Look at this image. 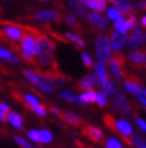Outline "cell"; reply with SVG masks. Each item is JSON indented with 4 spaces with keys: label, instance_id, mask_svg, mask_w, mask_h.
Masks as SVG:
<instances>
[{
    "label": "cell",
    "instance_id": "1",
    "mask_svg": "<svg viewBox=\"0 0 146 148\" xmlns=\"http://www.w3.org/2000/svg\"><path fill=\"white\" fill-rule=\"evenodd\" d=\"M40 35V34H39ZM36 36L35 34L25 33L20 41V54L28 63L35 64V57H36Z\"/></svg>",
    "mask_w": 146,
    "mask_h": 148
},
{
    "label": "cell",
    "instance_id": "2",
    "mask_svg": "<svg viewBox=\"0 0 146 148\" xmlns=\"http://www.w3.org/2000/svg\"><path fill=\"white\" fill-rule=\"evenodd\" d=\"M96 54L99 63H105L110 59V53H112V47L109 39L105 35H99L96 39Z\"/></svg>",
    "mask_w": 146,
    "mask_h": 148
},
{
    "label": "cell",
    "instance_id": "3",
    "mask_svg": "<svg viewBox=\"0 0 146 148\" xmlns=\"http://www.w3.org/2000/svg\"><path fill=\"white\" fill-rule=\"evenodd\" d=\"M23 75L28 78V81H30L34 86L37 87L40 90L45 92V93H53L54 88L50 84H48L45 79H42L37 75V73H35L34 71H31V70H23Z\"/></svg>",
    "mask_w": 146,
    "mask_h": 148
},
{
    "label": "cell",
    "instance_id": "4",
    "mask_svg": "<svg viewBox=\"0 0 146 148\" xmlns=\"http://www.w3.org/2000/svg\"><path fill=\"white\" fill-rule=\"evenodd\" d=\"M123 62H125V59H123V57L121 54H116L108 60L109 69H110L113 76L116 79H122L123 76H125V71H123Z\"/></svg>",
    "mask_w": 146,
    "mask_h": 148
},
{
    "label": "cell",
    "instance_id": "5",
    "mask_svg": "<svg viewBox=\"0 0 146 148\" xmlns=\"http://www.w3.org/2000/svg\"><path fill=\"white\" fill-rule=\"evenodd\" d=\"M32 18L37 22H43V23H47V22H56V23H59L62 19V14L53 10H43L35 13Z\"/></svg>",
    "mask_w": 146,
    "mask_h": 148
},
{
    "label": "cell",
    "instance_id": "6",
    "mask_svg": "<svg viewBox=\"0 0 146 148\" xmlns=\"http://www.w3.org/2000/svg\"><path fill=\"white\" fill-rule=\"evenodd\" d=\"M83 134L90 138L91 141L97 142V143H103L104 142V134L101 129L93 127V125H85L83 128Z\"/></svg>",
    "mask_w": 146,
    "mask_h": 148
},
{
    "label": "cell",
    "instance_id": "7",
    "mask_svg": "<svg viewBox=\"0 0 146 148\" xmlns=\"http://www.w3.org/2000/svg\"><path fill=\"white\" fill-rule=\"evenodd\" d=\"M86 17H87V19H89L90 23L92 25H95L96 28H98L99 30H102V32H107L108 30V28H109L108 22L103 16H102V14L95 13V12H89Z\"/></svg>",
    "mask_w": 146,
    "mask_h": 148
},
{
    "label": "cell",
    "instance_id": "8",
    "mask_svg": "<svg viewBox=\"0 0 146 148\" xmlns=\"http://www.w3.org/2000/svg\"><path fill=\"white\" fill-rule=\"evenodd\" d=\"M93 68H95V76H96V78H97V82L102 87V89L104 90V88H105V86L108 83V79H109L104 65L102 63H99V62H97L96 64L93 65Z\"/></svg>",
    "mask_w": 146,
    "mask_h": 148
},
{
    "label": "cell",
    "instance_id": "9",
    "mask_svg": "<svg viewBox=\"0 0 146 148\" xmlns=\"http://www.w3.org/2000/svg\"><path fill=\"white\" fill-rule=\"evenodd\" d=\"M116 132L125 137V138H128V136H132L133 135V129H132V125H130L127 121L125 119H119L115 122V130Z\"/></svg>",
    "mask_w": 146,
    "mask_h": 148
},
{
    "label": "cell",
    "instance_id": "10",
    "mask_svg": "<svg viewBox=\"0 0 146 148\" xmlns=\"http://www.w3.org/2000/svg\"><path fill=\"white\" fill-rule=\"evenodd\" d=\"M127 41V36L125 34H121V33H118V32H115L110 35V47L114 49V51H120L123 45L126 43Z\"/></svg>",
    "mask_w": 146,
    "mask_h": 148
},
{
    "label": "cell",
    "instance_id": "11",
    "mask_svg": "<svg viewBox=\"0 0 146 148\" xmlns=\"http://www.w3.org/2000/svg\"><path fill=\"white\" fill-rule=\"evenodd\" d=\"M138 81L139 79H137V78H133V79L132 78H127V81L125 82V87H126V89L129 93L137 95V97H141L143 88H141L140 83H138Z\"/></svg>",
    "mask_w": 146,
    "mask_h": 148
},
{
    "label": "cell",
    "instance_id": "12",
    "mask_svg": "<svg viewBox=\"0 0 146 148\" xmlns=\"http://www.w3.org/2000/svg\"><path fill=\"white\" fill-rule=\"evenodd\" d=\"M82 4L84 6H87L90 9L95 10L98 13L107 10V3L104 0H84V1H82Z\"/></svg>",
    "mask_w": 146,
    "mask_h": 148
},
{
    "label": "cell",
    "instance_id": "13",
    "mask_svg": "<svg viewBox=\"0 0 146 148\" xmlns=\"http://www.w3.org/2000/svg\"><path fill=\"white\" fill-rule=\"evenodd\" d=\"M143 42V34L140 29H134V32L128 38V47L130 49L138 48Z\"/></svg>",
    "mask_w": 146,
    "mask_h": 148
},
{
    "label": "cell",
    "instance_id": "14",
    "mask_svg": "<svg viewBox=\"0 0 146 148\" xmlns=\"http://www.w3.org/2000/svg\"><path fill=\"white\" fill-rule=\"evenodd\" d=\"M97 84V78L95 75H87L85 76L82 81L79 82L78 87L80 88L82 90H87V92H90L92 90V88Z\"/></svg>",
    "mask_w": 146,
    "mask_h": 148
},
{
    "label": "cell",
    "instance_id": "15",
    "mask_svg": "<svg viewBox=\"0 0 146 148\" xmlns=\"http://www.w3.org/2000/svg\"><path fill=\"white\" fill-rule=\"evenodd\" d=\"M60 118L64 122H66L67 124L72 125V127H79V125L82 124V119H80L77 114L72 113V112H61Z\"/></svg>",
    "mask_w": 146,
    "mask_h": 148
},
{
    "label": "cell",
    "instance_id": "16",
    "mask_svg": "<svg viewBox=\"0 0 146 148\" xmlns=\"http://www.w3.org/2000/svg\"><path fill=\"white\" fill-rule=\"evenodd\" d=\"M129 60L132 64L138 65V66H143L146 63V53L144 51H135L132 52L129 54Z\"/></svg>",
    "mask_w": 146,
    "mask_h": 148
},
{
    "label": "cell",
    "instance_id": "17",
    "mask_svg": "<svg viewBox=\"0 0 146 148\" xmlns=\"http://www.w3.org/2000/svg\"><path fill=\"white\" fill-rule=\"evenodd\" d=\"M0 59H3V60H6V62H9V63H13V64L19 63V58H18L17 56H14L12 52L3 48L1 46H0Z\"/></svg>",
    "mask_w": 146,
    "mask_h": 148
},
{
    "label": "cell",
    "instance_id": "18",
    "mask_svg": "<svg viewBox=\"0 0 146 148\" xmlns=\"http://www.w3.org/2000/svg\"><path fill=\"white\" fill-rule=\"evenodd\" d=\"M7 121H9L14 128L17 129H23V119H22V117L16 113V112H9L7 114Z\"/></svg>",
    "mask_w": 146,
    "mask_h": 148
},
{
    "label": "cell",
    "instance_id": "19",
    "mask_svg": "<svg viewBox=\"0 0 146 148\" xmlns=\"http://www.w3.org/2000/svg\"><path fill=\"white\" fill-rule=\"evenodd\" d=\"M65 38H66L70 42L74 43V45L78 46L79 48H84V47H85V42H84V40L80 38L79 35H77V34H74V33H70V32L65 33Z\"/></svg>",
    "mask_w": 146,
    "mask_h": 148
},
{
    "label": "cell",
    "instance_id": "20",
    "mask_svg": "<svg viewBox=\"0 0 146 148\" xmlns=\"http://www.w3.org/2000/svg\"><path fill=\"white\" fill-rule=\"evenodd\" d=\"M114 5L116 6L115 9L119 10L122 14L123 13H132L133 12V7L130 5V3L128 1H113Z\"/></svg>",
    "mask_w": 146,
    "mask_h": 148
},
{
    "label": "cell",
    "instance_id": "21",
    "mask_svg": "<svg viewBox=\"0 0 146 148\" xmlns=\"http://www.w3.org/2000/svg\"><path fill=\"white\" fill-rule=\"evenodd\" d=\"M96 97H97V94L93 90H90V92L83 93L79 97V100L82 101L83 105H85V103H92V102H96Z\"/></svg>",
    "mask_w": 146,
    "mask_h": 148
},
{
    "label": "cell",
    "instance_id": "22",
    "mask_svg": "<svg viewBox=\"0 0 146 148\" xmlns=\"http://www.w3.org/2000/svg\"><path fill=\"white\" fill-rule=\"evenodd\" d=\"M39 134H40V142H41V143L48 145V143L52 142L53 135H52V132H50L49 130H47V129H42L41 131H39Z\"/></svg>",
    "mask_w": 146,
    "mask_h": 148
},
{
    "label": "cell",
    "instance_id": "23",
    "mask_svg": "<svg viewBox=\"0 0 146 148\" xmlns=\"http://www.w3.org/2000/svg\"><path fill=\"white\" fill-rule=\"evenodd\" d=\"M68 5L73 9V11H74L78 16H84L85 14V7L82 3L79 1H68Z\"/></svg>",
    "mask_w": 146,
    "mask_h": 148
},
{
    "label": "cell",
    "instance_id": "24",
    "mask_svg": "<svg viewBox=\"0 0 146 148\" xmlns=\"http://www.w3.org/2000/svg\"><path fill=\"white\" fill-rule=\"evenodd\" d=\"M115 29L118 33H121V34H125L128 32V28H127V22L125 18H120L119 21H116L115 23Z\"/></svg>",
    "mask_w": 146,
    "mask_h": 148
},
{
    "label": "cell",
    "instance_id": "25",
    "mask_svg": "<svg viewBox=\"0 0 146 148\" xmlns=\"http://www.w3.org/2000/svg\"><path fill=\"white\" fill-rule=\"evenodd\" d=\"M29 110L32 111V112H35L40 117H46L47 116V108H46L45 105H42V103H39V105H36V106H32Z\"/></svg>",
    "mask_w": 146,
    "mask_h": 148
},
{
    "label": "cell",
    "instance_id": "26",
    "mask_svg": "<svg viewBox=\"0 0 146 148\" xmlns=\"http://www.w3.org/2000/svg\"><path fill=\"white\" fill-rule=\"evenodd\" d=\"M107 14H108V18L109 19H112V21H119L120 18H122V13L119 11V10H116L115 7H113V9H109L107 11Z\"/></svg>",
    "mask_w": 146,
    "mask_h": 148
},
{
    "label": "cell",
    "instance_id": "27",
    "mask_svg": "<svg viewBox=\"0 0 146 148\" xmlns=\"http://www.w3.org/2000/svg\"><path fill=\"white\" fill-rule=\"evenodd\" d=\"M103 122L105 123V125L109 129H112L113 131L115 130V122H116V119L112 114H104L103 116Z\"/></svg>",
    "mask_w": 146,
    "mask_h": 148
},
{
    "label": "cell",
    "instance_id": "28",
    "mask_svg": "<svg viewBox=\"0 0 146 148\" xmlns=\"http://www.w3.org/2000/svg\"><path fill=\"white\" fill-rule=\"evenodd\" d=\"M104 146H105V148H123L121 142L114 137H109L107 140V142L104 143Z\"/></svg>",
    "mask_w": 146,
    "mask_h": 148
},
{
    "label": "cell",
    "instance_id": "29",
    "mask_svg": "<svg viewBox=\"0 0 146 148\" xmlns=\"http://www.w3.org/2000/svg\"><path fill=\"white\" fill-rule=\"evenodd\" d=\"M96 102L99 107H104L107 105V94L103 92H99L96 97Z\"/></svg>",
    "mask_w": 146,
    "mask_h": 148
},
{
    "label": "cell",
    "instance_id": "30",
    "mask_svg": "<svg viewBox=\"0 0 146 148\" xmlns=\"http://www.w3.org/2000/svg\"><path fill=\"white\" fill-rule=\"evenodd\" d=\"M66 23L71 27H74V28H79V24H78V21L76 18V16L73 13H70L66 16Z\"/></svg>",
    "mask_w": 146,
    "mask_h": 148
},
{
    "label": "cell",
    "instance_id": "31",
    "mask_svg": "<svg viewBox=\"0 0 146 148\" xmlns=\"http://www.w3.org/2000/svg\"><path fill=\"white\" fill-rule=\"evenodd\" d=\"M13 138H14V141H16V142L22 147V148H32V147H31V145L29 143L28 141H25V140H24L23 137H20V136H14Z\"/></svg>",
    "mask_w": 146,
    "mask_h": 148
},
{
    "label": "cell",
    "instance_id": "32",
    "mask_svg": "<svg viewBox=\"0 0 146 148\" xmlns=\"http://www.w3.org/2000/svg\"><path fill=\"white\" fill-rule=\"evenodd\" d=\"M28 137L34 142H40V134L37 130H30L28 132Z\"/></svg>",
    "mask_w": 146,
    "mask_h": 148
},
{
    "label": "cell",
    "instance_id": "33",
    "mask_svg": "<svg viewBox=\"0 0 146 148\" xmlns=\"http://www.w3.org/2000/svg\"><path fill=\"white\" fill-rule=\"evenodd\" d=\"M126 22H127L128 30H129V29H134L137 27V18H135L134 14H132V16H130L128 19H126Z\"/></svg>",
    "mask_w": 146,
    "mask_h": 148
},
{
    "label": "cell",
    "instance_id": "34",
    "mask_svg": "<svg viewBox=\"0 0 146 148\" xmlns=\"http://www.w3.org/2000/svg\"><path fill=\"white\" fill-rule=\"evenodd\" d=\"M82 60H83L84 65L86 66L87 69H90L91 66H92V60H91V58L87 56L86 53H83V54H82Z\"/></svg>",
    "mask_w": 146,
    "mask_h": 148
},
{
    "label": "cell",
    "instance_id": "35",
    "mask_svg": "<svg viewBox=\"0 0 146 148\" xmlns=\"http://www.w3.org/2000/svg\"><path fill=\"white\" fill-rule=\"evenodd\" d=\"M60 97L62 99H65V100H67V101H74V97H73L70 92H62L60 94Z\"/></svg>",
    "mask_w": 146,
    "mask_h": 148
},
{
    "label": "cell",
    "instance_id": "36",
    "mask_svg": "<svg viewBox=\"0 0 146 148\" xmlns=\"http://www.w3.org/2000/svg\"><path fill=\"white\" fill-rule=\"evenodd\" d=\"M137 124H138V127H139L141 130H144V131H146V122L145 121H143L141 118H137Z\"/></svg>",
    "mask_w": 146,
    "mask_h": 148
},
{
    "label": "cell",
    "instance_id": "37",
    "mask_svg": "<svg viewBox=\"0 0 146 148\" xmlns=\"http://www.w3.org/2000/svg\"><path fill=\"white\" fill-rule=\"evenodd\" d=\"M0 112L9 113V112H10V107H9V105H6L5 102H1V101H0Z\"/></svg>",
    "mask_w": 146,
    "mask_h": 148
},
{
    "label": "cell",
    "instance_id": "38",
    "mask_svg": "<svg viewBox=\"0 0 146 148\" xmlns=\"http://www.w3.org/2000/svg\"><path fill=\"white\" fill-rule=\"evenodd\" d=\"M50 112H52L53 114H55V116H57V117H60V114H61V111H60L59 108L54 107V106L50 107Z\"/></svg>",
    "mask_w": 146,
    "mask_h": 148
},
{
    "label": "cell",
    "instance_id": "39",
    "mask_svg": "<svg viewBox=\"0 0 146 148\" xmlns=\"http://www.w3.org/2000/svg\"><path fill=\"white\" fill-rule=\"evenodd\" d=\"M7 114H9V113L0 112V122H6L7 121Z\"/></svg>",
    "mask_w": 146,
    "mask_h": 148
},
{
    "label": "cell",
    "instance_id": "40",
    "mask_svg": "<svg viewBox=\"0 0 146 148\" xmlns=\"http://www.w3.org/2000/svg\"><path fill=\"white\" fill-rule=\"evenodd\" d=\"M137 7L145 10V9H146V1H144V3H137Z\"/></svg>",
    "mask_w": 146,
    "mask_h": 148
},
{
    "label": "cell",
    "instance_id": "41",
    "mask_svg": "<svg viewBox=\"0 0 146 148\" xmlns=\"http://www.w3.org/2000/svg\"><path fill=\"white\" fill-rule=\"evenodd\" d=\"M138 99H139V101L143 103V105L146 107V99L145 98H143V97H138Z\"/></svg>",
    "mask_w": 146,
    "mask_h": 148
},
{
    "label": "cell",
    "instance_id": "42",
    "mask_svg": "<svg viewBox=\"0 0 146 148\" xmlns=\"http://www.w3.org/2000/svg\"><path fill=\"white\" fill-rule=\"evenodd\" d=\"M141 24H143V27H146V16L143 17V19H141Z\"/></svg>",
    "mask_w": 146,
    "mask_h": 148
},
{
    "label": "cell",
    "instance_id": "43",
    "mask_svg": "<svg viewBox=\"0 0 146 148\" xmlns=\"http://www.w3.org/2000/svg\"><path fill=\"white\" fill-rule=\"evenodd\" d=\"M140 148H146V142H145V143H144V145H143Z\"/></svg>",
    "mask_w": 146,
    "mask_h": 148
},
{
    "label": "cell",
    "instance_id": "44",
    "mask_svg": "<svg viewBox=\"0 0 146 148\" xmlns=\"http://www.w3.org/2000/svg\"><path fill=\"white\" fill-rule=\"evenodd\" d=\"M143 40H144V41L146 42V35H145V36H143Z\"/></svg>",
    "mask_w": 146,
    "mask_h": 148
},
{
    "label": "cell",
    "instance_id": "45",
    "mask_svg": "<svg viewBox=\"0 0 146 148\" xmlns=\"http://www.w3.org/2000/svg\"><path fill=\"white\" fill-rule=\"evenodd\" d=\"M143 93H144V94L146 95V89H145V90H143Z\"/></svg>",
    "mask_w": 146,
    "mask_h": 148
}]
</instances>
